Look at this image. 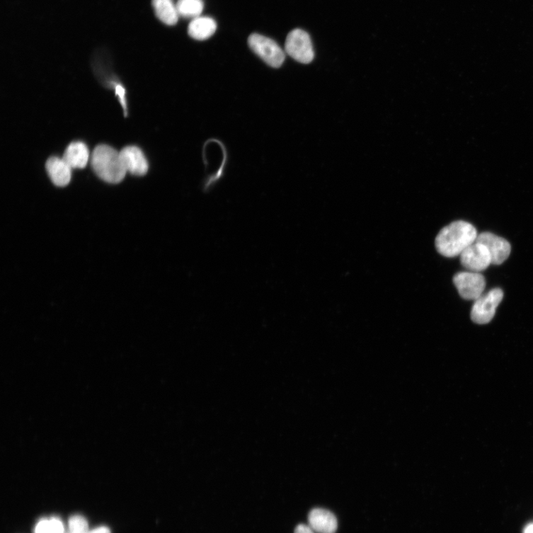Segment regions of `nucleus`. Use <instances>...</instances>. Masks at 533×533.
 <instances>
[{"instance_id": "1", "label": "nucleus", "mask_w": 533, "mask_h": 533, "mask_svg": "<svg viewBox=\"0 0 533 533\" xmlns=\"http://www.w3.org/2000/svg\"><path fill=\"white\" fill-rule=\"evenodd\" d=\"M478 233L473 224L464 221H457L446 226L435 239V248L442 256L453 258L476 241Z\"/></svg>"}, {"instance_id": "2", "label": "nucleus", "mask_w": 533, "mask_h": 533, "mask_svg": "<svg viewBox=\"0 0 533 533\" xmlns=\"http://www.w3.org/2000/svg\"><path fill=\"white\" fill-rule=\"evenodd\" d=\"M91 166L101 180L110 184L122 182L127 173L120 152L106 144L98 145L94 149Z\"/></svg>"}, {"instance_id": "3", "label": "nucleus", "mask_w": 533, "mask_h": 533, "mask_svg": "<svg viewBox=\"0 0 533 533\" xmlns=\"http://www.w3.org/2000/svg\"><path fill=\"white\" fill-rule=\"evenodd\" d=\"M285 51L289 56L302 64H309L314 59L311 37L302 29L290 32L286 39Z\"/></svg>"}, {"instance_id": "4", "label": "nucleus", "mask_w": 533, "mask_h": 533, "mask_svg": "<svg viewBox=\"0 0 533 533\" xmlns=\"http://www.w3.org/2000/svg\"><path fill=\"white\" fill-rule=\"evenodd\" d=\"M503 298L504 293L500 288H494L487 294H483L475 300L473 305L471 315L472 321L478 325L488 324Z\"/></svg>"}, {"instance_id": "5", "label": "nucleus", "mask_w": 533, "mask_h": 533, "mask_svg": "<svg viewBox=\"0 0 533 533\" xmlns=\"http://www.w3.org/2000/svg\"><path fill=\"white\" fill-rule=\"evenodd\" d=\"M251 50L270 67L280 68L283 64L285 55L280 46L273 40L258 34H253L248 38Z\"/></svg>"}, {"instance_id": "6", "label": "nucleus", "mask_w": 533, "mask_h": 533, "mask_svg": "<svg viewBox=\"0 0 533 533\" xmlns=\"http://www.w3.org/2000/svg\"><path fill=\"white\" fill-rule=\"evenodd\" d=\"M454 283L460 296L466 300H476L486 290V278L480 273L459 272L454 277Z\"/></svg>"}, {"instance_id": "7", "label": "nucleus", "mask_w": 533, "mask_h": 533, "mask_svg": "<svg viewBox=\"0 0 533 533\" xmlns=\"http://www.w3.org/2000/svg\"><path fill=\"white\" fill-rule=\"evenodd\" d=\"M460 258L462 265L471 272L480 273L492 265L488 250L477 241L466 248Z\"/></svg>"}, {"instance_id": "8", "label": "nucleus", "mask_w": 533, "mask_h": 533, "mask_svg": "<svg viewBox=\"0 0 533 533\" xmlns=\"http://www.w3.org/2000/svg\"><path fill=\"white\" fill-rule=\"evenodd\" d=\"M477 241L488 250L492 265H499L505 263L511 253V246L506 239L489 232L478 235Z\"/></svg>"}, {"instance_id": "9", "label": "nucleus", "mask_w": 533, "mask_h": 533, "mask_svg": "<svg viewBox=\"0 0 533 533\" xmlns=\"http://www.w3.org/2000/svg\"><path fill=\"white\" fill-rule=\"evenodd\" d=\"M120 155L127 172L139 176L147 173L148 161L138 147H125L120 151Z\"/></svg>"}, {"instance_id": "10", "label": "nucleus", "mask_w": 533, "mask_h": 533, "mask_svg": "<svg viewBox=\"0 0 533 533\" xmlns=\"http://www.w3.org/2000/svg\"><path fill=\"white\" fill-rule=\"evenodd\" d=\"M309 523L311 529L318 533H335L338 528L335 515L322 508H315L310 512Z\"/></svg>"}, {"instance_id": "11", "label": "nucleus", "mask_w": 533, "mask_h": 533, "mask_svg": "<svg viewBox=\"0 0 533 533\" xmlns=\"http://www.w3.org/2000/svg\"><path fill=\"white\" fill-rule=\"evenodd\" d=\"M46 170L52 183L58 187H64L71 180L72 168L62 158L53 156L47 159Z\"/></svg>"}, {"instance_id": "12", "label": "nucleus", "mask_w": 533, "mask_h": 533, "mask_svg": "<svg viewBox=\"0 0 533 533\" xmlns=\"http://www.w3.org/2000/svg\"><path fill=\"white\" fill-rule=\"evenodd\" d=\"M89 156L86 144L75 142L69 145L62 159L71 168H84L88 163Z\"/></svg>"}, {"instance_id": "13", "label": "nucleus", "mask_w": 533, "mask_h": 533, "mask_svg": "<svg viewBox=\"0 0 533 533\" xmlns=\"http://www.w3.org/2000/svg\"><path fill=\"white\" fill-rule=\"evenodd\" d=\"M217 28L216 21L208 17L193 19L188 28V35L193 39L203 41L212 37Z\"/></svg>"}, {"instance_id": "14", "label": "nucleus", "mask_w": 533, "mask_h": 533, "mask_svg": "<svg viewBox=\"0 0 533 533\" xmlns=\"http://www.w3.org/2000/svg\"><path fill=\"white\" fill-rule=\"evenodd\" d=\"M152 5L157 18L168 25H174L179 21L176 5L173 0H152Z\"/></svg>"}, {"instance_id": "15", "label": "nucleus", "mask_w": 533, "mask_h": 533, "mask_svg": "<svg viewBox=\"0 0 533 533\" xmlns=\"http://www.w3.org/2000/svg\"><path fill=\"white\" fill-rule=\"evenodd\" d=\"M176 5L181 17L192 20L200 17L204 9L202 0H179Z\"/></svg>"}, {"instance_id": "16", "label": "nucleus", "mask_w": 533, "mask_h": 533, "mask_svg": "<svg viewBox=\"0 0 533 533\" xmlns=\"http://www.w3.org/2000/svg\"><path fill=\"white\" fill-rule=\"evenodd\" d=\"M35 533H64L63 523L58 518L40 520L36 527Z\"/></svg>"}, {"instance_id": "17", "label": "nucleus", "mask_w": 533, "mask_h": 533, "mask_svg": "<svg viewBox=\"0 0 533 533\" xmlns=\"http://www.w3.org/2000/svg\"><path fill=\"white\" fill-rule=\"evenodd\" d=\"M69 533H88V524L84 517L74 515L69 522Z\"/></svg>"}, {"instance_id": "18", "label": "nucleus", "mask_w": 533, "mask_h": 533, "mask_svg": "<svg viewBox=\"0 0 533 533\" xmlns=\"http://www.w3.org/2000/svg\"><path fill=\"white\" fill-rule=\"evenodd\" d=\"M116 89V93L119 96L120 101L124 108L125 112V116L127 115V107H126V102L125 99V90L124 88L120 85H117L115 87Z\"/></svg>"}, {"instance_id": "19", "label": "nucleus", "mask_w": 533, "mask_h": 533, "mask_svg": "<svg viewBox=\"0 0 533 533\" xmlns=\"http://www.w3.org/2000/svg\"><path fill=\"white\" fill-rule=\"evenodd\" d=\"M315 532L311 529L310 526L305 525H299L296 529L294 533H314Z\"/></svg>"}, {"instance_id": "20", "label": "nucleus", "mask_w": 533, "mask_h": 533, "mask_svg": "<svg viewBox=\"0 0 533 533\" xmlns=\"http://www.w3.org/2000/svg\"><path fill=\"white\" fill-rule=\"evenodd\" d=\"M88 533H110V531L108 527H101L90 531Z\"/></svg>"}, {"instance_id": "21", "label": "nucleus", "mask_w": 533, "mask_h": 533, "mask_svg": "<svg viewBox=\"0 0 533 533\" xmlns=\"http://www.w3.org/2000/svg\"><path fill=\"white\" fill-rule=\"evenodd\" d=\"M523 533H533V523L528 525L525 528Z\"/></svg>"}]
</instances>
